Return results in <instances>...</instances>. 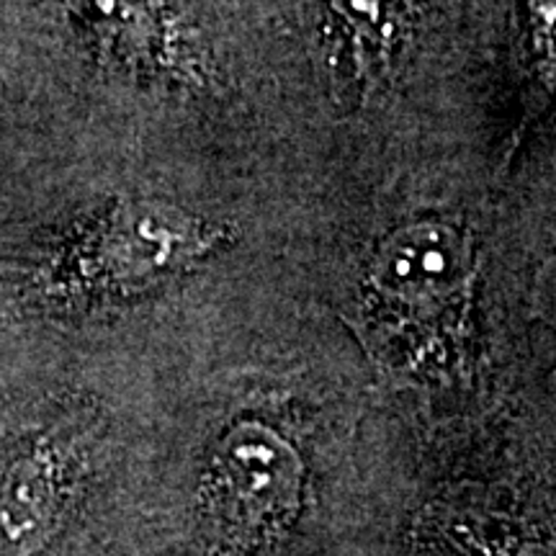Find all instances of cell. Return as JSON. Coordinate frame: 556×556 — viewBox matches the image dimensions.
Wrapping results in <instances>:
<instances>
[{"label": "cell", "instance_id": "cell-1", "mask_svg": "<svg viewBox=\"0 0 556 556\" xmlns=\"http://www.w3.org/2000/svg\"><path fill=\"white\" fill-rule=\"evenodd\" d=\"M214 471L217 507L235 536L276 531L299 507L302 464L296 451L261 422H245L222 441Z\"/></svg>", "mask_w": 556, "mask_h": 556}, {"label": "cell", "instance_id": "cell-2", "mask_svg": "<svg viewBox=\"0 0 556 556\" xmlns=\"http://www.w3.org/2000/svg\"><path fill=\"white\" fill-rule=\"evenodd\" d=\"M469 248L448 225H413L379 248L371 287L405 323H426L462 302L469 283Z\"/></svg>", "mask_w": 556, "mask_h": 556}, {"label": "cell", "instance_id": "cell-3", "mask_svg": "<svg viewBox=\"0 0 556 556\" xmlns=\"http://www.w3.org/2000/svg\"><path fill=\"white\" fill-rule=\"evenodd\" d=\"M214 232L199 222L157 206L124 208L99 248V268L119 281L155 278L206 253Z\"/></svg>", "mask_w": 556, "mask_h": 556}, {"label": "cell", "instance_id": "cell-4", "mask_svg": "<svg viewBox=\"0 0 556 556\" xmlns=\"http://www.w3.org/2000/svg\"><path fill=\"white\" fill-rule=\"evenodd\" d=\"M60 505V469L50 451L13 458L0 479V546L9 556L39 554L58 526Z\"/></svg>", "mask_w": 556, "mask_h": 556}, {"label": "cell", "instance_id": "cell-5", "mask_svg": "<svg viewBox=\"0 0 556 556\" xmlns=\"http://www.w3.org/2000/svg\"><path fill=\"white\" fill-rule=\"evenodd\" d=\"M361 52H384L397 41L409 0H328Z\"/></svg>", "mask_w": 556, "mask_h": 556}]
</instances>
